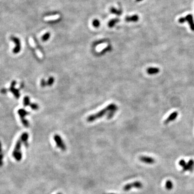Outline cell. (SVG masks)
Wrapping results in <instances>:
<instances>
[{
    "mask_svg": "<svg viewBox=\"0 0 194 194\" xmlns=\"http://www.w3.org/2000/svg\"><path fill=\"white\" fill-rule=\"evenodd\" d=\"M116 108H118L117 106L114 104V103H112L111 104H110L109 105H108L107 106H106L105 109L101 110V111H99L98 112H97L96 113H95V114H93L92 115H91L90 116H88V118H87V121L88 122H93L97 119H100L102 117H103L105 115H106L107 113L108 114L109 113V112L114 109H116Z\"/></svg>",
    "mask_w": 194,
    "mask_h": 194,
    "instance_id": "6da1fadb",
    "label": "cell"
},
{
    "mask_svg": "<svg viewBox=\"0 0 194 194\" xmlns=\"http://www.w3.org/2000/svg\"><path fill=\"white\" fill-rule=\"evenodd\" d=\"M22 144V141L19 139L16 144L14 149L12 153L13 156L17 162L21 161L23 156L22 152V151H21Z\"/></svg>",
    "mask_w": 194,
    "mask_h": 194,
    "instance_id": "7a4b0ae2",
    "label": "cell"
},
{
    "mask_svg": "<svg viewBox=\"0 0 194 194\" xmlns=\"http://www.w3.org/2000/svg\"><path fill=\"white\" fill-rule=\"evenodd\" d=\"M179 165L182 168V172L186 171H192L194 169V160L192 159H190L188 162L183 160L182 159L179 161Z\"/></svg>",
    "mask_w": 194,
    "mask_h": 194,
    "instance_id": "3957f363",
    "label": "cell"
},
{
    "mask_svg": "<svg viewBox=\"0 0 194 194\" xmlns=\"http://www.w3.org/2000/svg\"><path fill=\"white\" fill-rule=\"evenodd\" d=\"M143 187V184L140 181H135L133 183H128V184L125 185L123 187V190L125 191H128L131 190L132 188L136 189H141Z\"/></svg>",
    "mask_w": 194,
    "mask_h": 194,
    "instance_id": "277c9868",
    "label": "cell"
},
{
    "mask_svg": "<svg viewBox=\"0 0 194 194\" xmlns=\"http://www.w3.org/2000/svg\"><path fill=\"white\" fill-rule=\"evenodd\" d=\"M53 139L58 148L60 149L62 151H65L67 150L66 145L60 136L58 134H55L53 136Z\"/></svg>",
    "mask_w": 194,
    "mask_h": 194,
    "instance_id": "5b68a950",
    "label": "cell"
},
{
    "mask_svg": "<svg viewBox=\"0 0 194 194\" xmlns=\"http://www.w3.org/2000/svg\"><path fill=\"white\" fill-rule=\"evenodd\" d=\"M18 114L21 118V121L23 124V125L26 127H28L29 126V122L25 119V116L29 114V112H27L24 109H20L18 111Z\"/></svg>",
    "mask_w": 194,
    "mask_h": 194,
    "instance_id": "8992f818",
    "label": "cell"
},
{
    "mask_svg": "<svg viewBox=\"0 0 194 194\" xmlns=\"http://www.w3.org/2000/svg\"><path fill=\"white\" fill-rule=\"evenodd\" d=\"M186 21H188L191 30L194 31V22L192 16L191 15H188L186 17H182L179 19V22L181 23L185 22Z\"/></svg>",
    "mask_w": 194,
    "mask_h": 194,
    "instance_id": "52a82bcc",
    "label": "cell"
},
{
    "mask_svg": "<svg viewBox=\"0 0 194 194\" xmlns=\"http://www.w3.org/2000/svg\"><path fill=\"white\" fill-rule=\"evenodd\" d=\"M16 84V81L15 80L12 81V83H11L9 89L7 90H8V92L9 91V92H12L14 94V96L16 99H18L20 96V94L19 92V89H17L15 88V86Z\"/></svg>",
    "mask_w": 194,
    "mask_h": 194,
    "instance_id": "ba28073f",
    "label": "cell"
},
{
    "mask_svg": "<svg viewBox=\"0 0 194 194\" xmlns=\"http://www.w3.org/2000/svg\"><path fill=\"white\" fill-rule=\"evenodd\" d=\"M140 161L143 163L148 164V165H152L155 162V160L154 158L149 156H141L139 157Z\"/></svg>",
    "mask_w": 194,
    "mask_h": 194,
    "instance_id": "9c48e42d",
    "label": "cell"
},
{
    "mask_svg": "<svg viewBox=\"0 0 194 194\" xmlns=\"http://www.w3.org/2000/svg\"><path fill=\"white\" fill-rule=\"evenodd\" d=\"M11 40H13L14 42H15V44H16L15 48L13 50V53L15 54L18 53L21 50V43H20L19 39L18 38L12 36V37H11Z\"/></svg>",
    "mask_w": 194,
    "mask_h": 194,
    "instance_id": "30bf717a",
    "label": "cell"
},
{
    "mask_svg": "<svg viewBox=\"0 0 194 194\" xmlns=\"http://www.w3.org/2000/svg\"><path fill=\"white\" fill-rule=\"evenodd\" d=\"M178 113L177 112H174L173 113H172L171 114H170V115L165 120L164 124L167 125V124H168L169 123H170L171 121H174L177 118V117L178 116Z\"/></svg>",
    "mask_w": 194,
    "mask_h": 194,
    "instance_id": "8fae6325",
    "label": "cell"
},
{
    "mask_svg": "<svg viewBox=\"0 0 194 194\" xmlns=\"http://www.w3.org/2000/svg\"><path fill=\"white\" fill-rule=\"evenodd\" d=\"M21 140L22 141V144H24V146L25 148H28L29 146V144L28 142V139H29V134L28 133L25 132L23 133L21 135L20 138Z\"/></svg>",
    "mask_w": 194,
    "mask_h": 194,
    "instance_id": "7c38bea8",
    "label": "cell"
},
{
    "mask_svg": "<svg viewBox=\"0 0 194 194\" xmlns=\"http://www.w3.org/2000/svg\"><path fill=\"white\" fill-rule=\"evenodd\" d=\"M160 72V69L158 68L155 67H150L147 69V72L148 74L154 75L157 74Z\"/></svg>",
    "mask_w": 194,
    "mask_h": 194,
    "instance_id": "4fadbf2b",
    "label": "cell"
},
{
    "mask_svg": "<svg viewBox=\"0 0 194 194\" xmlns=\"http://www.w3.org/2000/svg\"><path fill=\"white\" fill-rule=\"evenodd\" d=\"M139 20V16L136 15H134L131 16H127L126 18V21L127 22H136Z\"/></svg>",
    "mask_w": 194,
    "mask_h": 194,
    "instance_id": "5bb4252c",
    "label": "cell"
},
{
    "mask_svg": "<svg viewBox=\"0 0 194 194\" xmlns=\"http://www.w3.org/2000/svg\"><path fill=\"white\" fill-rule=\"evenodd\" d=\"M165 187L168 190H171L172 188H173L174 187L173 183H172V182L170 180H167L166 182Z\"/></svg>",
    "mask_w": 194,
    "mask_h": 194,
    "instance_id": "9a60e30c",
    "label": "cell"
},
{
    "mask_svg": "<svg viewBox=\"0 0 194 194\" xmlns=\"http://www.w3.org/2000/svg\"><path fill=\"white\" fill-rule=\"evenodd\" d=\"M60 17V16L59 15H53V16H48V17H45L44 19L45 21H51V20H55L57 19L58 18H59Z\"/></svg>",
    "mask_w": 194,
    "mask_h": 194,
    "instance_id": "2e32d148",
    "label": "cell"
},
{
    "mask_svg": "<svg viewBox=\"0 0 194 194\" xmlns=\"http://www.w3.org/2000/svg\"><path fill=\"white\" fill-rule=\"evenodd\" d=\"M30 98L28 96H25L23 99V105L25 107L29 106L30 105Z\"/></svg>",
    "mask_w": 194,
    "mask_h": 194,
    "instance_id": "e0dca14e",
    "label": "cell"
},
{
    "mask_svg": "<svg viewBox=\"0 0 194 194\" xmlns=\"http://www.w3.org/2000/svg\"><path fill=\"white\" fill-rule=\"evenodd\" d=\"M55 82V78H54L53 77H50L48 80V81H47V86H50L51 85H52Z\"/></svg>",
    "mask_w": 194,
    "mask_h": 194,
    "instance_id": "ac0fdd59",
    "label": "cell"
},
{
    "mask_svg": "<svg viewBox=\"0 0 194 194\" xmlns=\"http://www.w3.org/2000/svg\"><path fill=\"white\" fill-rule=\"evenodd\" d=\"M111 12L113 14L118 15H120L121 14V11L117 10L116 9L114 8H112L111 9Z\"/></svg>",
    "mask_w": 194,
    "mask_h": 194,
    "instance_id": "d6986e66",
    "label": "cell"
},
{
    "mask_svg": "<svg viewBox=\"0 0 194 194\" xmlns=\"http://www.w3.org/2000/svg\"><path fill=\"white\" fill-rule=\"evenodd\" d=\"M50 37V33L49 32H47L46 34H45L44 35H43L42 37V40L44 42H45L47 40H48L49 38Z\"/></svg>",
    "mask_w": 194,
    "mask_h": 194,
    "instance_id": "ffe728a7",
    "label": "cell"
},
{
    "mask_svg": "<svg viewBox=\"0 0 194 194\" xmlns=\"http://www.w3.org/2000/svg\"><path fill=\"white\" fill-rule=\"evenodd\" d=\"M29 106L33 110H37L39 109V106L36 103H31Z\"/></svg>",
    "mask_w": 194,
    "mask_h": 194,
    "instance_id": "44dd1931",
    "label": "cell"
},
{
    "mask_svg": "<svg viewBox=\"0 0 194 194\" xmlns=\"http://www.w3.org/2000/svg\"><path fill=\"white\" fill-rule=\"evenodd\" d=\"M119 21V19H112L111 20L110 22L109 23V26L110 27V28H112V27H113L115 24L118 22Z\"/></svg>",
    "mask_w": 194,
    "mask_h": 194,
    "instance_id": "7402d4cb",
    "label": "cell"
},
{
    "mask_svg": "<svg viewBox=\"0 0 194 194\" xmlns=\"http://www.w3.org/2000/svg\"><path fill=\"white\" fill-rule=\"evenodd\" d=\"M92 24L95 28H98L100 26V22L98 19H94L93 21Z\"/></svg>",
    "mask_w": 194,
    "mask_h": 194,
    "instance_id": "603a6c76",
    "label": "cell"
},
{
    "mask_svg": "<svg viewBox=\"0 0 194 194\" xmlns=\"http://www.w3.org/2000/svg\"><path fill=\"white\" fill-rule=\"evenodd\" d=\"M3 154L0 153V167H1L3 165Z\"/></svg>",
    "mask_w": 194,
    "mask_h": 194,
    "instance_id": "cb8c5ba5",
    "label": "cell"
},
{
    "mask_svg": "<svg viewBox=\"0 0 194 194\" xmlns=\"http://www.w3.org/2000/svg\"><path fill=\"white\" fill-rule=\"evenodd\" d=\"M40 85L42 88H44L46 86H47V81L45 80L44 79H42L40 81Z\"/></svg>",
    "mask_w": 194,
    "mask_h": 194,
    "instance_id": "d4e9b609",
    "label": "cell"
},
{
    "mask_svg": "<svg viewBox=\"0 0 194 194\" xmlns=\"http://www.w3.org/2000/svg\"><path fill=\"white\" fill-rule=\"evenodd\" d=\"M7 92H8V90L5 88L2 89L1 90H0V92H1L2 94H6L7 93Z\"/></svg>",
    "mask_w": 194,
    "mask_h": 194,
    "instance_id": "484cf974",
    "label": "cell"
},
{
    "mask_svg": "<svg viewBox=\"0 0 194 194\" xmlns=\"http://www.w3.org/2000/svg\"><path fill=\"white\" fill-rule=\"evenodd\" d=\"M2 143L1 142V141H0V153H2Z\"/></svg>",
    "mask_w": 194,
    "mask_h": 194,
    "instance_id": "4316f807",
    "label": "cell"
},
{
    "mask_svg": "<svg viewBox=\"0 0 194 194\" xmlns=\"http://www.w3.org/2000/svg\"><path fill=\"white\" fill-rule=\"evenodd\" d=\"M142 0H136V2H140V1H142Z\"/></svg>",
    "mask_w": 194,
    "mask_h": 194,
    "instance_id": "83f0119b",
    "label": "cell"
},
{
    "mask_svg": "<svg viewBox=\"0 0 194 194\" xmlns=\"http://www.w3.org/2000/svg\"><path fill=\"white\" fill-rule=\"evenodd\" d=\"M57 194H63V193H62V192H58Z\"/></svg>",
    "mask_w": 194,
    "mask_h": 194,
    "instance_id": "f1b7e54d",
    "label": "cell"
},
{
    "mask_svg": "<svg viewBox=\"0 0 194 194\" xmlns=\"http://www.w3.org/2000/svg\"><path fill=\"white\" fill-rule=\"evenodd\" d=\"M106 194H115V193H106Z\"/></svg>",
    "mask_w": 194,
    "mask_h": 194,
    "instance_id": "f546056e",
    "label": "cell"
}]
</instances>
